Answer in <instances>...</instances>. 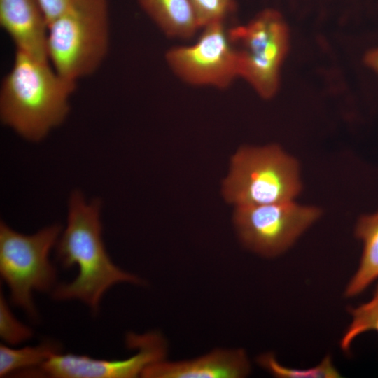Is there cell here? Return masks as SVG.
<instances>
[{
  "label": "cell",
  "instance_id": "obj_1",
  "mask_svg": "<svg viewBox=\"0 0 378 378\" xmlns=\"http://www.w3.org/2000/svg\"><path fill=\"white\" fill-rule=\"evenodd\" d=\"M101 203L88 202L78 191L69 201L67 225L56 244L57 258L65 269L77 265L79 272L69 284L52 291L57 300H78L98 312L101 300L113 286L140 284L136 276L117 267L108 255L102 237Z\"/></svg>",
  "mask_w": 378,
  "mask_h": 378
},
{
  "label": "cell",
  "instance_id": "obj_2",
  "mask_svg": "<svg viewBox=\"0 0 378 378\" xmlns=\"http://www.w3.org/2000/svg\"><path fill=\"white\" fill-rule=\"evenodd\" d=\"M76 84L48 59L15 50L1 86V122L27 140H42L67 118Z\"/></svg>",
  "mask_w": 378,
  "mask_h": 378
},
{
  "label": "cell",
  "instance_id": "obj_3",
  "mask_svg": "<svg viewBox=\"0 0 378 378\" xmlns=\"http://www.w3.org/2000/svg\"><path fill=\"white\" fill-rule=\"evenodd\" d=\"M109 27L107 0H71L48 24V62L76 83L92 75L107 55Z\"/></svg>",
  "mask_w": 378,
  "mask_h": 378
},
{
  "label": "cell",
  "instance_id": "obj_4",
  "mask_svg": "<svg viewBox=\"0 0 378 378\" xmlns=\"http://www.w3.org/2000/svg\"><path fill=\"white\" fill-rule=\"evenodd\" d=\"M230 167L223 195L235 207L292 201L302 189L297 160L277 145L242 147Z\"/></svg>",
  "mask_w": 378,
  "mask_h": 378
},
{
  "label": "cell",
  "instance_id": "obj_5",
  "mask_svg": "<svg viewBox=\"0 0 378 378\" xmlns=\"http://www.w3.org/2000/svg\"><path fill=\"white\" fill-rule=\"evenodd\" d=\"M62 228L53 225L24 234L0 224V274L10 291L11 302L36 318L34 291L53 290L57 272L49 255Z\"/></svg>",
  "mask_w": 378,
  "mask_h": 378
},
{
  "label": "cell",
  "instance_id": "obj_6",
  "mask_svg": "<svg viewBox=\"0 0 378 378\" xmlns=\"http://www.w3.org/2000/svg\"><path fill=\"white\" fill-rule=\"evenodd\" d=\"M228 34L236 51L238 77L261 97L272 98L288 48V30L282 16L266 9L247 24L228 29Z\"/></svg>",
  "mask_w": 378,
  "mask_h": 378
},
{
  "label": "cell",
  "instance_id": "obj_7",
  "mask_svg": "<svg viewBox=\"0 0 378 378\" xmlns=\"http://www.w3.org/2000/svg\"><path fill=\"white\" fill-rule=\"evenodd\" d=\"M234 223L243 244L267 257L286 251L321 215L293 200L235 207Z\"/></svg>",
  "mask_w": 378,
  "mask_h": 378
},
{
  "label": "cell",
  "instance_id": "obj_8",
  "mask_svg": "<svg viewBox=\"0 0 378 378\" xmlns=\"http://www.w3.org/2000/svg\"><path fill=\"white\" fill-rule=\"evenodd\" d=\"M202 29L194 44L169 49L166 62L188 84L225 89L239 78L236 51L228 29L224 22L211 24Z\"/></svg>",
  "mask_w": 378,
  "mask_h": 378
},
{
  "label": "cell",
  "instance_id": "obj_9",
  "mask_svg": "<svg viewBox=\"0 0 378 378\" xmlns=\"http://www.w3.org/2000/svg\"><path fill=\"white\" fill-rule=\"evenodd\" d=\"M127 344L138 349V353L125 360H100L60 352L39 367L24 370L20 374L58 378H132L141 375L148 365L164 360L166 354V343L156 332L143 335L131 333L127 337Z\"/></svg>",
  "mask_w": 378,
  "mask_h": 378
},
{
  "label": "cell",
  "instance_id": "obj_10",
  "mask_svg": "<svg viewBox=\"0 0 378 378\" xmlns=\"http://www.w3.org/2000/svg\"><path fill=\"white\" fill-rule=\"evenodd\" d=\"M0 24L15 50L48 59V21L39 0H0Z\"/></svg>",
  "mask_w": 378,
  "mask_h": 378
},
{
  "label": "cell",
  "instance_id": "obj_11",
  "mask_svg": "<svg viewBox=\"0 0 378 378\" xmlns=\"http://www.w3.org/2000/svg\"><path fill=\"white\" fill-rule=\"evenodd\" d=\"M250 372V363L243 349H216L192 360L155 362L142 372L146 378H240Z\"/></svg>",
  "mask_w": 378,
  "mask_h": 378
},
{
  "label": "cell",
  "instance_id": "obj_12",
  "mask_svg": "<svg viewBox=\"0 0 378 378\" xmlns=\"http://www.w3.org/2000/svg\"><path fill=\"white\" fill-rule=\"evenodd\" d=\"M138 3L168 37L188 39L201 29L190 0H138Z\"/></svg>",
  "mask_w": 378,
  "mask_h": 378
},
{
  "label": "cell",
  "instance_id": "obj_13",
  "mask_svg": "<svg viewBox=\"0 0 378 378\" xmlns=\"http://www.w3.org/2000/svg\"><path fill=\"white\" fill-rule=\"evenodd\" d=\"M356 235L363 241V249L358 268L345 290L348 298L360 294L378 279V211L359 218Z\"/></svg>",
  "mask_w": 378,
  "mask_h": 378
},
{
  "label": "cell",
  "instance_id": "obj_14",
  "mask_svg": "<svg viewBox=\"0 0 378 378\" xmlns=\"http://www.w3.org/2000/svg\"><path fill=\"white\" fill-rule=\"evenodd\" d=\"M58 343L45 342L37 346L13 349L5 344L0 345V377H3L14 371L38 368L53 355L60 353Z\"/></svg>",
  "mask_w": 378,
  "mask_h": 378
},
{
  "label": "cell",
  "instance_id": "obj_15",
  "mask_svg": "<svg viewBox=\"0 0 378 378\" xmlns=\"http://www.w3.org/2000/svg\"><path fill=\"white\" fill-rule=\"evenodd\" d=\"M352 321L340 341V347L348 352L353 341L368 331L378 333V284L372 298L357 307L349 309Z\"/></svg>",
  "mask_w": 378,
  "mask_h": 378
},
{
  "label": "cell",
  "instance_id": "obj_16",
  "mask_svg": "<svg viewBox=\"0 0 378 378\" xmlns=\"http://www.w3.org/2000/svg\"><path fill=\"white\" fill-rule=\"evenodd\" d=\"M258 363L272 374L280 378H337L340 377L330 356L316 366L308 369H294L281 365L272 354H265L258 358Z\"/></svg>",
  "mask_w": 378,
  "mask_h": 378
},
{
  "label": "cell",
  "instance_id": "obj_17",
  "mask_svg": "<svg viewBox=\"0 0 378 378\" xmlns=\"http://www.w3.org/2000/svg\"><path fill=\"white\" fill-rule=\"evenodd\" d=\"M201 29L211 24L225 23L236 10L237 0H190Z\"/></svg>",
  "mask_w": 378,
  "mask_h": 378
},
{
  "label": "cell",
  "instance_id": "obj_18",
  "mask_svg": "<svg viewBox=\"0 0 378 378\" xmlns=\"http://www.w3.org/2000/svg\"><path fill=\"white\" fill-rule=\"evenodd\" d=\"M33 336V330L18 321L2 293L0 295V337L7 344L18 345Z\"/></svg>",
  "mask_w": 378,
  "mask_h": 378
},
{
  "label": "cell",
  "instance_id": "obj_19",
  "mask_svg": "<svg viewBox=\"0 0 378 378\" xmlns=\"http://www.w3.org/2000/svg\"><path fill=\"white\" fill-rule=\"evenodd\" d=\"M71 0H39L46 13L48 24L57 18Z\"/></svg>",
  "mask_w": 378,
  "mask_h": 378
},
{
  "label": "cell",
  "instance_id": "obj_20",
  "mask_svg": "<svg viewBox=\"0 0 378 378\" xmlns=\"http://www.w3.org/2000/svg\"><path fill=\"white\" fill-rule=\"evenodd\" d=\"M366 64L378 72V48L370 50L365 57Z\"/></svg>",
  "mask_w": 378,
  "mask_h": 378
}]
</instances>
